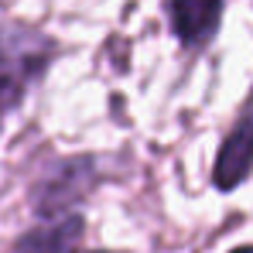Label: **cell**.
I'll use <instances>...</instances> for the list:
<instances>
[{
	"instance_id": "3957f363",
	"label": "cell",
	"mask_w": 253,
	"mask_h": 253,
	"mask_svg": "<svg viewBox=\"0 0 253 253\" xmlns=\"http://www.w3.org/2000/svg\"><path fill=\"white\" fill-rule=\"evenodd\" d=\"M253 174V89L243 106L236 110L233 124L226 126L215 158H212V188L229 195Z\"/></svg>"
},
{
	"instance_id": "277c9868",
	"label": "cell",
	"mask_w": 253,
	"mask_h": 253,
	"mask_svg": "<svg viewBox=\"0 0 253 253\" xmlns=\"http://www.w3.org/2000/svg\"><path fill=\"white\" fill-rule=\"evenodd\" d=\"M222 14H226V0H165L171 35L188 55H199L215 42L222 28Z\"/></svg>"
},
{
	"instance_id": "6da1fadb",
	"label": "cell",
	"mask_w": 253,
	"mask_h": 253,
	"mask_svg": "<svg viewBox=\"0 0 253 253\" xmlns=\"http://www.w3.org/2000/svg\"><path fill=\"white\" fill-rule=\"evenodd\" d=\"M62 44L24 21L0 24V130L58 58Z\"/></svg>"
},
{
	"instance_id": "8992f818",
	"label": "cell",
	"mask_w": 253,
	"mask_h": 253,
	"mask_svg": "<svg viewBox=\"0 0 253 253\" xmlns=\"http://www.w3.org/2000/svg\"><path fill=\"white\" fill-rule=\"evenodd\" d=\"M229 253H253V243L250 247H236V250H229Z\"/></svg>"
},
{
	"instance_id": "7a4b0ae2",
	"label": "cell",
	"mask_w": 253,
	"mask_h": 253,
	"mask_svg": "<svg viewBox=\"0 0 253 253\" xmlns=\"http://www.w3.org/2000/svg\"><path fill=\"white\" fill-rule=\"evenodd\" d=\"M99 181H103L99 158H92V154L58 158L48 168H42L38 181L31 185V209L38 219L79 212V206L92 195V188Z\"/></svg>"
},
{
	"instance_id": "5b68a950",
	"label": "cell",
	"mask_w": 253,
	"mask_h": 253,
	"mask_svg": "<svg viewBox=\"0 0 253 253\" xmlns=\"http://www.w3.org/2000/svg\"><path fill=\"white\" fill-rule=\"evenodd\" d=\"M83 233H85L83 212L38 219V226H31L28 233L17 236L14 253H76Z\"/></svg>"
}]
</instances>
